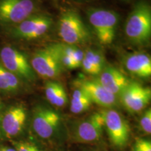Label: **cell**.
<instances>
[{"label":"cell","instance_id":"obj_1","mask_svg":"<svg viewBox=\"0 0 151 151\" xmlns=\"http://www.w3.org/2000/svg\"><path fill=\"white\" fill-rule=\"evenodd\" d=\"M124 33L132 44L143 45L151 37V8L144 1L137 3L126 20Z\"/></svg>","mask_w":151,"mask_h":151},{"label":"cell","instance_id":"obj_2","mask_svg":"<svg viewBox=\"0 0 151 151\" xmlns=\"http://www.w3.org/2000/svg\"><path fill=\"white\" fill-rule=\"evenodd\" d=\"M88 20L99 43L108 46L116 36L119 15L109 9L91 8L87 11Z\"/></svg>","mask_w":151,"mask_h":151},{"label":"cell","instance_id":"obj_3","mask_svg":"<svg viewBox=\"0 0 151 151\" xmlns=\"http://www.w3.org/2000/svg\"><path fill=\"white\" fill-rule=\"evenodd\" d=\"M58 26L60 39L66 44L78 46L88 42L91 37L80 15L73 10L62 13Z\"/></svg>","mask_w":151,"mask_h":151},{"label":"cell","instance_id":"obj_4","mask_svg":"<svg viewBox=\"0 0 151 151\" xmlns=\"http://www.w3.org/2000/svg\"><path fill=\"white\" fill-rule=\"evenodd\" d=\"M30 64L36 74L48 81L58 78L65 71L60 62L56 44L36 51Z\"/></svg>","mask_w":151,"mask_h":151},{"label":"cell","instance_id":"obj_5","mask_svg":"<svg viewBox=\"0 0 151 151\" xmlns=\"http://www.w3.org/2000/svg\"><path fill=\"white\" fill-rule=\"evenodd\" d=\"M39 13L36 0H0V24L14 27Z\"/></svg>","mask_w":151,"mask_h":151},{"label":"cell","instance_id":"obj_6","mask_svg":"<svg viewBox=\"0 0 151 151\" xmlns=\"http://www.w3.org/2000/svg\"><path fill=\"white\" fill-rule=\"evenodd\" d=\"M53 19L47 14L37 13L16 25L9 32L11 37L22 40H35L46 35L51 29Z\"/></svg>","mask_w":151,"mask_h":151},{"label":"cell","instance_id":"obj_7","mask_svg":"<svg viewBox=\"0 0 151 151\" xmlns=\"http://www.w3.org/2000/svg\"><path fill=\"white\" fill-rule=\"evenodd\" d=\"M0 62L20 81L27 82L35 81L36 73L27 56L14 47L6 46L1 49Z\"/></svg>","mask_w":151,"mask_h":151},{"label":"cell","instance_id":"obj_8","mask_svg":"<svg viewBox=\"0 0 151 151\" xmlns=\"http://www.w3.org/2000/svg\"><path fill=\"white\" fill-rule=\"evenodd\" d=\"M101 113L111 143L117 148H124L129 140L130 129L127 120L115 109H108Z\"/></svg>","mask_w":151,"mask_h":151},{"label":"cell","instance_id":"obj_9","mask_svg":"<svg viewBox=\"0 0 151 151\" xmlns=\"http://www.w3.org/2000/svg\"><path fill=\"white\" fill-rule=\"evenodd\" d=\"M61 117L53 109L44 106H38L32 114L33 130L43 139L52 138L59 130L61 125Z\"/></svg>","mask_w":151,"mask_h":151},{"label":"cell","instance_id":"obj_10","mask_svg":"<svg viewBox=\"0 0 151 151\" xmlns=\"http://www.w3.org/2000/svg\"><path fill=\"white\" fill-rule=\"evenodd\" d=\"M27 118V111L22 105L12 106L7 109L1 119L2 135L8 139L18 137L23 131Z\"/></svg>","mask_w":151,"mask_h":151},{"label":"cell","instance_id":"obj_11","mask_svg":"<svg viewBox=\"0 0 151 151\" xmlns=\"http://www.w3.org/2000/svg\"><path fill=\"white\" fill-rule=\"evenodd\" d=\"M120 99L124 108L131 113L143 111L151 99V90L137 82H130L120 95Z\"/></svg>","mask_w":151,"mask_h":151},{"label":"cell","instance_id":"obj_12","mask_svg":"<svg viewBox=\"0 0 151 151\" xmlns=\"http://www.w3.org/2000/svg\"><path fill=\"white\" fill-rule=\"evenodd\" d=\"M104 121L101 112L95 113L77 124L73 133V139L79 143H94L101 139Z\"/></svg>","mask_w":151,"mask_h":151},{"label":"cell","instance_id":"obj_13","mask_svg":"<svg viewBox=\"0 0 151 151\" xmlns=\"http://www.w3.org/2000/svg\"><path fill=\"white\" fill-rule=\"evenodd\" d=\"M74 85L89 97L92 103L100 106L111 109L118 103V97L104 88L96 79H78L74 81Z\"/></svg>","mask_w":151,"mask_h":151},{"label":"cell","instance_id":"obj_14","mask_svg":"<svg viewBox=\"0 0 151 151\" xmlns=\"http://www.w3.org/2000/svg\"><path fill=\"white\" fill-rule=\"evenodd\" d=\"M96 80L118 98H120L122 92L131 82L121 71L110 66L104 68Z\"/></svg>","mask_w":151,"mask_h":151},{"label":"cell","instance_id":"obj_15","mask_svg":"<svg viewBox=\"0 0 151 151\" xmlns=\"http://www.w3.org/2000/svg\"><path fill=\"white\" fill-rule=\"evenodd\" d=\"M124 65L128 72L137 78L147 79L151 76V58L144 52L130 53L124 59Z\"/></svg>","mask_w":151,"mask_h":151},{"label":"cell","instance_id":"obj_16","mask_svg":"<svg viewBox=\"0 0 151 151\" xmlns=\"http://www.w3.org/2000/svg\"><path fill=\"white\" fill-rule=\"evenodd\" d=\"M105 67V58L102 52L94 49H88L84 52L81 67L85 73L99 76Z\"/></svg>","mask_w":151,"mask_h":151},{"label":"cell","instance_id":"obj_17","mask_svg":"<svg viewBox=\"0 0 151 151\" xmlns=\"http://www.w3.org/2000/svg\"><path fill=\"white\" fill-rule=\"evenodd\" d=\"M45 95L49 103L56 107L61 108L68 102L65 88L60 83L54 80H48L45 84Z\"/></svg>","mask_w":151,"mask_h":151},{"label":"cell","instance_id":"obj_18","mask_svg":"<svg viewBox=\"0 0 151 151\" xmlns=\"http://www.w3.org/2000/svg\"><path fill=\"white\" fill-rule=\"evenodd\" d=\"M20 81L18 77L7 70L0 62V91L15 93L20 90Z\"/></svg>","mask_w":151,"mask_h":151},{"label":"cell","instance_id":"obj_19","mask_svg":"<svg viewBox=\"0 0 151 151\" xmlns=\"http://www.w3.org/2000/svg\"><path fill=\"white\" fill-rule=\"evenodd\" d=\"M92 104L89 97L82 90L76 88L71 97L70 111L74 114H81L88 111Z\"/></svg>","mask_w":151,"mask_h":151},{"label":"cell","instance_id":"obj_20","mask_svg":"<svg viewBox=\"0 0 151 151\" xmlns=\"http://www.w3.org/2000/svg\"><path fill=\"white\" fill-rule=\"evenodd\" d=\"M141 129L147 134H150L151 133V110L150 109L143 113L139 121Z\"/></svg>","mask_w":151,"mask_h":151},{"label":"cell","instance_id":"obj_21","mask_svg":"<svg viewBox=\"0 0 151 151\" xmlns=\"http://www.w3.org/2000/svg\"><path fill=\"white\" fill-rule=\"evenodd\" d=\"M132 151H151L150 140L143 138H138L134 143Z\"/></svg>","mask_w":151,"mask_h":151},{"label":"cell","instance_id":"obj_22","mask_svg":"<svg viewBox=\"0 0 151 151\" xmlns=\"http://www.w3.org/2000/svg\"><path fill=\"white\" fill-rule=\"evenodd\" d=\"M16 151H41L38 146L27 141H13Z\"/></svg>","mask_w":151,"mask_h":151},{"label":"cell","instance_id":"obj_23","mask_svg":"<svg viewBox=\"0 0 151 151\" xmlns=\"http://www.w3.org/2000/svg\"><path fill=\"white\" fill-rule=\"evenodd\" d=\"M0 151H16V150L15 148H10V147L2 146V147H0Z\"/></svg>","mask_w":151,"mask_h":151},{"label":"cell","instance_id":"obj_24","mask_svg":"<svg viewBox=\"0 0 151 151\" xmlns=\"http://www.w3.org/2000/svg\"><path fill=\"white\" fill-rule=\"evenodd\" d=\"M1 102H0V138H1V135H2V134H1Z\"/></svg>","mask_w":151,"mask_h":151},{"label":"cell","instance_id":"obj_25","mask_svg":"<svg viewBox=\"0 0 151 151\" xmlns=\"http://www.w3.org/2000/svg\"><path fill=\"white\" fill-rule=\"evenodd\" d=\"M124 1H127V0H124Z\"/></svg>","mask_w":151,"mask_h":151}]
</instances>
